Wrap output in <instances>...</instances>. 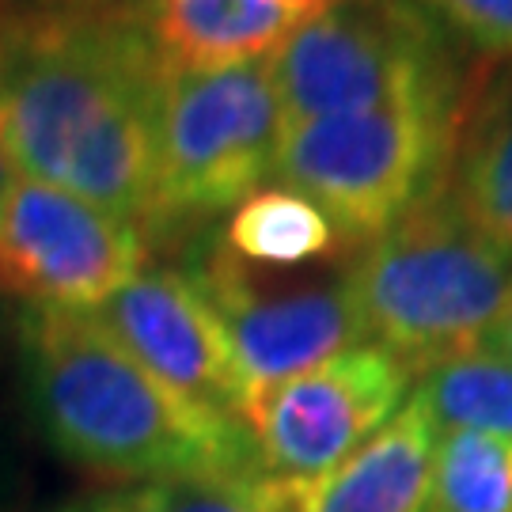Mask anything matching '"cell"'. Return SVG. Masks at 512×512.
Wrapping results in <instances>:
<instances>
[{"label":"cell","mask_w":512,"mask_h":512,"mask_svg":"<svg viewBox=\"0 0 512 512\" xmlns=\"http://www.w3.org/2000/svg\"><path fill=\"white\" fill-rule=\"evenodd\" d=\"M167 73L145 27L0 16V137L19 175L145 236L160 228L156 107Z\"/></svg>","instance_id":"6da1fadb"},{"label":"cell","mask_w":512,"mask_h":512,"mask_svg":"<svg viewBox=\"0 0 512 512\" xmlns=\"http://www.w3.org/2000/svg\"><path fill=\"white\" fill-rule=\"evenodd\" d=\"M27 395L65 459L122 482L255 467L243 421L160 384L92 311L27 308Z\"/></svg>","instance_id":"7a4b0ae2"},{"label":"cell","mask_w":512,"mask_h":512,"mask_svg":"<svg viewBox=\"0 0 512 512\" xmlns=\"http://www.w3.org/2000/svg\"><path fill=\"white\" fill-rule=\"evenodd\" d=\"M346 285L368 338L410 372L482 346L512 304V247L437 186L357 255Z\"/></svg>","instance_id":"3957f363"},{"label":"cell","mask_w":512,"mask_h":512,"mask_svg":"<svg viewBox=\"0 0 512 512\" xmlns=\"http://www.w3.org/2000/svg\"><path fill=\"white\" fill-rule=\"evenodd\" d=\"M452 133V103L311 118L285 126L270 175L319 205L346 243H372L440 186Z\"/></svg>","instance_id":"277c9868"},{"label":"cell","mask_w":512,"mask_h":512,"mask_svg":"<svg viewBox=\"0 0 512 512\" xmlns=\"http://www.w3.org/2000/svg\"><path fill=\"white\" fill-rule=\"evenodd\" d=\"M285 126L330 114L452 103L440 38L406 0H342L300 19L270 54Z\"/></svg>","instance_id":"5b68a950"},{"label":"cell","mask_w":512,"mask_h":512,"mask_svg":"<svg viewBox=\"0 0 512 512\" xmlns=\"http://www.w3.org/2000/svg\"><path fill=\"white\" fill-rule=\"evenodd\" d=\"M285 133L270 57L217 73H167L156 107L160 228L213 217L255 194Z\"/></svg>","instance_id":"8992f818"},{"label":"cell","mask_w":512,"mask_h":512,"mask_svg":"<svg viewBox=\"0 0 512 512\" xmlns=\"http://www.w3.org/2000/svg\"><path fill=\"white\" fill-rule=\"evenodd\" d=\"M410 376L391 349L365 342L262 391L243 418L255 463L308 497L403 406Z\"/></svg>","instance_id":"52a82bcc"},{"label":"cell","mask_w":512,"mask_h":512,"mask_svg":"<svg viewBox=\"0 0 512 512\" xmlns=\"http://www.w3.org/2000/svg\"><path fill=\"white\" fill-rule=\"evenodd\" d=\"M145 270V232L19 175L0 209V285L50 311H95Z\"/></svg>","instance_id":"ba28073f"},{"label":"cell","mask_w":512,"mask_h":512,"mask_svg":"<svg viewBox=\"0 0 512 512\" xmlns=\"http://www.w3.org/2000/svg\"><path fill=\"white\" fill-rule=\"evenodd\" d=\"M190 281L217 311L251 403L262 391L368 342L365 319L346 281L266 296L224 247L205 258Z\"/></svg>","instance_id":"9c48e42d"},{"label":"cell","mask_w":512,"mask_h":512,"mask_svg":"<svg viewBox=\"0 0 512 512\" xmlns=\"http://www.w3.org/2000/svg\"><path fill=\"white\" fill-rule=\"evenodd\" d=\"M92 315L160 384L217 414L247 418L251 399L228 334L190 274L141 270Z\"/></svg>","instance_id":"30bf717a"},{"label":"cell","mask_w":512,"mask_h":512,"mask_svg":"<svg viewBox=\"0 0 512 512\" xmlns=\"http://www.w3.org/2000/svg\"><path fill=\"white\" fill-rule=\"evenodd\" d=\"M437 425L410 395L372 437L330 471L300 512H425Z\"/></svg>","instance_id":"8fae6325"},{"label":"cell","mask_w":512,"mask_h":512,"mask_svg":"<svg viewBox=\"0 0 512 512\" xmlns=\"http://www.w3.org/2000/svg\"><path fill=\"white\" fill-rule=\"evenodd\" d=\"M308 16L296 0H164L152 35L167 69L217 73L266 61Z\"/></svg>","instance_id":"7c38bea8"},{"label":"cell","mask_w":512,"mask_h":512,"mask_svg":"<svg viewBox=\"0 0 512 512\" xmlns=\"http://www.w3.org/2000/svg\"><path fill=\"white\" fill-rule=\"evenodd\" d=\"M444 190L471 224L512 247V69L482 84L452 133Z\"/></svg>","instance_id":"4fadbf2b"},{"label":"cell","mask_w":512,"mask_h":512,"mask_svg":"<svg viewBox=\"0 0 512 512\" xmlns=\"http://www.w3.org/2000/svg\"><path fill=\"white\" fill-rule=\"evenodd\" d=\"M304 494L262 467L156 478L76 501L65 512H300Z\"/></svg>","instance_id":"5bb4252c"},{"label":"cell","mask_w":512,"mask_h":512,"mask_svg":"<svg viewBox=\"0 0 512 512\" xmlns=\"http://www.w3.org/2000/svg\"><path fill=\"white\" fill-rule=\"evenodd\" d=\"M338 228L319 205L289 186L255 190L224 224V251L255 266H304L338 251Z\"/></svg>","instance_id":"9a60e30c"},{"label":"cell","mask_w":512,"mask_h":512,"mask_svg":"<svg viewBox=\"0 0 512 512\" xmlns=\"http://www.w3.org/2000/svg\"><path fill=\"white\" fill-rule=\"evenodd\" d=\"M414 399L437 433L467 429L512 440V361L494 349L475 346L421 368Z\"/></svg>","instance_id":"2e32d148"},{"label":"cell","mask_w":512,"mask_h":512,"mask_svg":"<svg viewBox=\"0 0 512 512\" xmlns=\"http://www.w3.org/2000/svg\"><path fill=\"white\" fill-rule=\"evenodd\" d=\"M425 512H512V440L437 433Z\"/></svg>","instance_id":"e0dca14e"},{"label":"cell","mask_w":512,"mask_h":512,"mask_svg":"<svg viewBox=\"0 0 512 512\" xmlns=\"http://www.w3.org/2000/svg\"><path fill=\"white\" fill-rule=\"evenodd\" d=\"M448 27L478 50L512 57V0H425Z\"/></svg>","instance_id":"ac0fdd59"},{"label":"cell","mask_w":512,"mask_h":512,"mask_svg":"<svg viewBox=\"0 0 512 512\" xmlns=\"http://www.w3.org/2000/svg\"><path fill=\"white\" fill-rule=\"evenodd\" d=\"M164 0H31L35 16L88 19V23H122L152 31Z\"/></svg>","instance_id":"d6986e66"},{"label":"cell","mask_w":512,"mask_h":512,"mask_svg":"<svg viewBox=\"0 0 512 512\" xmlns=\"http://www.w3.org/2000/svg\"><path fill=\"white\" fill-rule=\"evenodd\" d=\"M23 319H27V311H19L16 296L0 285V353L12 346V342H19V334H23Z\"/></svg>","instance_id":"ffe728a7"},{"label":"cell","mask_w":512,"mask_h":512,"mask_svg":"<svg viewBox=\"0 0 512 512\" xmlns=\"http://www.w3.org/2000/svg\"><path fill=\"white\" fill-rule=\"evenodd\" d=\"M482 346L494 349V353H501V357H509L512 361V304H509V311L497 319L494 327H490V334L482 338Z\"/></svg>","instance_id":"44dd1931"},{"label":"cell","mask_w":512,"mask_h":512,"mask_svg":"<svg viewBox=\"0 0 512 512\" xmlns=\"http://www.w3.org/2000/svg\"><path fill=\"white\" fill-rule=\"evenodd\" d=\"M16 183H19V167L12 160L8 145H4V137H0V209H4V202H8V194H12Z\"/></svg>","instance_id":"7402d4cb"},{"label":"cell","mask_w":512,"mask_h":512,"mask_svg":"<svg viewBox=\"0 0 512 512\" xmlns=\"http://www.w3.org/2000/svg\"><path fill=\"white\" fill-rule=\"evenodd\" d=\"M296 4H304V8H311V12H323V8H330V4H342V0H296Z\"/></svg>","instance_id":"603a6c76"}]
</instances>
